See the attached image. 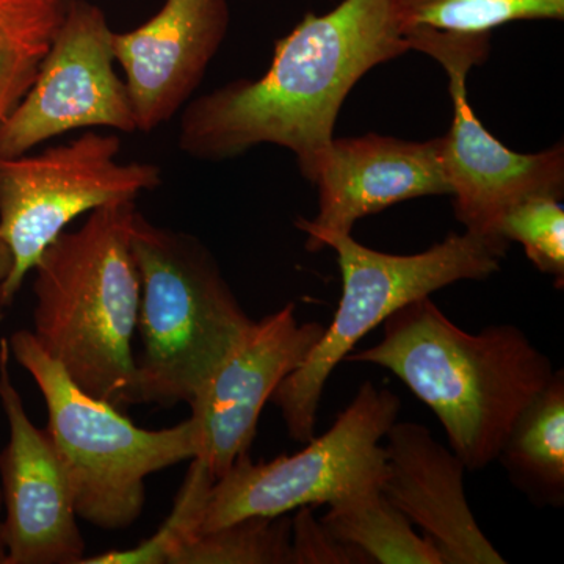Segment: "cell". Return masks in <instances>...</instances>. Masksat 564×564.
Listing matches in <instances>:
<instances>
[{"mask_svg":"<svg viewBox=\"0 0 564 564\" xmlns=\"http://www.w3.org/2000/svg\"><path fill=\"white\" fill-rule=\"evenodd\" d=\"M408 51L392 0H343L328 13L310 11L274 43L265 74L229 82L184 107L177 147L196 161L223 162L274 144L295 155L313 184L352 88Z\"/></svg>","mask_w":564,"mask_h":564,"instance_id":"obj_1","label":"cell"},{"mask_svg":"<svg viewBox=\"0 0 564 564\" xmlns=\"http://www.w3.org/2000/svg\"><path fill=\"white\" fill-rule=\"evenodd\" d=\"M399 377L436 414L448 447L470 473L499 458L519 413L555 370L551 359L511 323L467 333L430 296L395 311L380 343L350 352Z\"/></svg>","mask_w":564,"mask_h":564,"instance_id":"obj_2","label":"cell"},{"mask_svg":"<svg viewBox=\"0 0 564 564\" xmlns=\"http://www.w3.org/2000/svg\"><path fill=\"white\" fill-rule=\"evenodd\" d=\"M135 199L88 212L62 232L33 272V336L82 391L118 410L139 403L132 351L141 280L131 247Z\"/></svg>","mask_w":564,"mask_h":564,"instance_id":"obj_3","label":"cell"},{"mask_svg":"<svg viewBox=\"0 0 564 564\" xmlns=\"http://www.w3.org/2000/svg\"><path fill=\"white\" fill-rule=\"evenodd\" d=\"M131 247L139 267V403L192 404L252 326L209 248L135 210Z\"/></svg>","mask_w":564,"mask_h":564,"instance_id":"obj_4","label":"cell"},{"mask_svg":"<svg viewBox=\"0 0 564 564\" xmlns=\"http://www.w3.org/2000/svg\"><path fill=\"white\" fill-rule=\"evenodd\" d=\"M9 347L43 393L46 432L68 474L77 518L104 530L135 524L147 502V478L195 458V422L139 429L113 404L82 391L32 332H14Z\"/></svg>","mask_w":564,"mask_h":564,"instance_id":"obj_5","label":"cell"},{"mask_svg":"<svg viewBox=\"0 0 564 564\" xmlns=\"http://www.w3.org/2000/svg\"><path fill=\"white\" fill-rule=\"evenodd\" d=\"M336 251L343 274V296L332 325L273 392L270 402L281 411L289 436L313 440L323 391L336 367L362 337L383 325L400 307L459 281H481L499 272L510 243L464 231L415 254H389L337 234L323 242Z\"/></svg>","mask_w":564,"mask_h":564,"instance_id":"obj_6","label":"cell"},{"mask_svg":"<svg viewBox=\"0 0 564 564\" xmlns=\"http://www.w3.org/2000/svg\"><path fill=\"white\" fill-rule=\"evenodd\" d=\"M400 408L402 402L391 389L364 381L332 429L307 441L302 451L272 462L239 456L207 489L193 534L247 518H276L302 507H332L381 491L383 440L399 421Z\"/></svg>","mask_w":564,"mask_h":564,"instance_id":"obj_7","label":"cell"},{"mask_svg":"<svg viewBox=\"0 0 564 564\" xmlns=\"http://www.w3.org/2000/svg\"><path fill=\"white\" fill-rule=\"evenodd\" d=\"M120 151V137L88 131L40 154L0 158V239L11 254L9 276L0 282V311L13 303L40 256L70 221L161 185L158 165L118 162Z\"/></svg>","mask_w":564,"mask_h":564,"instance_id":"obj_8","label":"cell"},{"mask_svg":"<svg viewBox=\"0 0 564 564\" xmlns=\"http://www.w3.org/2000/svg\"><path fill=\"white\" fill-rule=\"evenodd\" d=\"M113 33L102 9L69 0L35 80L0 124V158L28 154L77 129L137 132L128 87L113 68Z\"/></svg>","mask_w":564,"mask_h":564,"instance_id":"obj_9","label":"cell"},{"mask_svg":"<svg viewBox=\"0 0 564 564\" xmlns=\"http://www.w3.org/2000/svg\"><path fill=\"white\" fill-rule=\"evenodd\" d=\"M469 50L440 61L448 76L454 106L451 131L443 137L445 176L454 198L456 220L467 232L503 239L500 220L516 204L533 196L564 195L563 141L541 152H516L488 132L470 106L467 77L486 62Z\"/></svg>","mask_w":564,"mask_h":564,"instance_id":"obj_10","label":"cell"},{"mask_svg":"<svg viewBox=\"0 0 564 564\" xmlns=\"http://www.w3.org/2000/svg\"><path fill=\"white\" fill-rule=\"evenodd\" d=\"M0 404L10 441L0 454L6 564H80L85 540L73 488L50 433L25 413L10 375L9 340H0Z\"/></svg>","mask_w":564,"mask_h":564,"instance_id":"obj_11","label":"cell"},{"mask_svg":"<svg viewBox=\"0 0 564 564\" xmlns=\"http://www.w3.org/2000/svg\"><path fill=\"white\" fill-rule=\"evenodd\" d=\"M325 326L300 323L296 306L252 323L242 343L218 367L193 400L198 452L195 459L214 475L228 473L239 456L250 454L263 406L278 386L302 366L321 340Z\"/></svg>","mask_w":564,"mask_h":564,"instance_id":"obj_12","label":"cell"},{"mask_svg":"<svg viewBox=\"0 0 564 564\" xmlns=\"http://www.w3.org/2000/svg\"><path fill=\"white\" fill-rule=\"evenodd\" d=\"M443 147V137L413 141L366 133L334 139L313 182L317 215L295 220L306 236V250H323L328 237L351 234L356 223L393 204L451 196Z\"/></svg>","mask_w":564,"mask_h":564,"instance_id":"obj_13","label":"cell"},{"mask_svg":"<svg viewBox=\"0 0 564 564\" xmlns=\"http://www.w3.org/2000/svg\"><path fill=\"white\" fill-rule=\"evenodd\" d=\"M229 24V0H165L140 28L113 33L137 131H158L192 101Z\"/></svg>","mask_w":564,"mask_h":564,"instance_id":"obj_14","label":"cell"},{"mask_svg":"<svg viewBox=\"0 0 564 564\" xmlns=\"http://www.w3.org/2000/svg\"><path fill=\"white\" fill-rule=\"evenodd\" d=\"M381 492L440 552L443 564H505L464 491L466 466L425 425L393 423L386 433Z\"/></svg>","mask_w":564,"mask_h":564,"instance_id":"obj_15","label":"cell"},{"mask_svg":"<svg viewBox=\"0 0 564 564\" xmlns=\"http://www.w3.org/2000/svg\"><path fill=\"white\" fill-rule=\"evenodd\" d=\"M511 481L536 503H564V372L530 400L505 437L499 458Z\"/></svg>","mask_w":564,"mask_h":564,"instance_id":"obj_16","label":"cell"},{"mask_svg":"<svg viewBox=\"0 0 564 564\" xmlns=\"http://www.w3.org/2000/svg\"><path fill=\"white\" fill-rule=\"evenodd\" d=\"M329 533L362 552L370 563L443 564L440 552L381 491L332 505L321 519Z\"/></svg>","mask_w":564,"mask_h":564,"instance_id":"obj_17","label":"cell"},{"mask_svg":"<svg viewBox=\"0 0 564 564\" xmlns=\"http://www.w3.org/2000/svg\"><path fill=\"white\" fill-rule=\"evenodd\" d=\"M69 0H0V124L21 102Z\"/></svg>","mask_w":564,"mask_h":564,"instance_id":"obj_18","label":"cell"},{"mask_svg":"<svg viewBox=\"0 0 564 564\" xmlns=\"http://www.w3.org/2000/svg\"><path fill=\"white\" fill-rule=\"evenodd\" d=\"M392 9L403 33H491L516 21L564 20V0H392Z\"/></svg>","mask_w":564,"mask_h":564,"instance_id":"obj_19","label":"cell"},{"mask_svg":"<svg viewBox=\"0 0 564 564\" xmlns=\"http://www.w3.org/2000/svg\"><path fill=\"white\" fill-rule=\"evenodd\" d=\"M292 519L247 518L182 541L169 564H292Z\"/></svg>","mask_w":564,"mask_h":564,"instance_id":"obj_20","label":"cell"},{"mask_svg":"<svg viewBox=\"0 0 564 564\" xmlns=\"http://www.w3.org/2000/svg\"><path fill=\"white\" fill-rule=\"evenodd\" d=\"M499 234L508 243L524 247L529 261L551 274L555 288L564 284V209L555 196H533L503 215Z\"/></svg>","mask_w":564,"mask_h":564,"instance_id":"obj_21","label":"cell"},{"mask_svg":"<svg viewBox=\"0 0 564 564\" xmlns=\"http://www.w3.org/2000/svg\"><path fill=\"white\" fill-rule=\"evenodd\" d=\"M292 564H369L358 549L344 544L317 521L313 508L302 507L292 519Z\"/></svg>","mask_w":564,"mask_h":564,"instance_id":"obj_22","label":"cell"},{"mask_svg":"<svg viewBox=\"0 0 564 564\" xmlns=\"http://www.w3.org/2000/svg\"><path fill=\"white\" fill-rule=\"evenodd\" d=\"M11 270V254L9 247L0 239V282L6 281Z\"/></svg>","mask_w":564,"mask_h":564,"instance_id":"obj_23","label":"cell"},{"mask_svg":"<svg viewBox=\"0 0 564 564\" xmlns=\"http://www.w3.org/2000/svg\"><path fill=\"white\" fill-rule=\"evenodd\" d=\"M2 491H0V510H2ZM6 544H3V538H2V519H0V564H6Z\"/></svg>","mask_w":564,"mask_h":564,"instance_id":"obj_24","label":"cell"}]
</instances>
